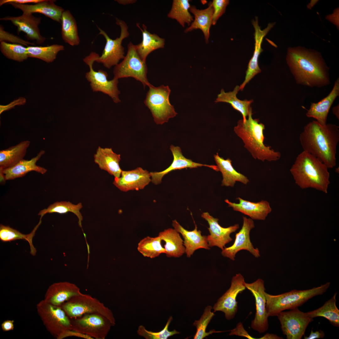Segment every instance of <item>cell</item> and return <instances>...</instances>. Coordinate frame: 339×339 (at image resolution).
Returning <instances> with one entry per match:
<instances>
[{"mask_svg": "<svg viewBox=\"0 0 339 339\" xmlns=\"http://www.w3.org/2000/svg\"><path fill=\"white\" fill-rule=\"evenodd\" d=\"M239 90V86L238 85L235 86L233 91L228 92H225L224 90L222 89L220 93L218 94L215 102V103L223 102L230 104L234 109L241 113L243 116V120H245L252 109L250 105L253 100H242L239 99L236 95Z\"/></svg>", "mask_w": 339, "mask_h": 339, "instance_id": "obj_34", "label": "cell"}, {"mask_svg": "<svg viewBox=\"0 0 339 339\" xmlns=\"http://www.w3.org/2000/svg\"><path fill=\"white\" fill-rule=\"evenodd\" d=\"M325 336V334L324 332L321 330H319L314 332L312 329L311 330L310 333L308 336H304V339H315L318 338H323Z\"/></svg>", "mask_w": 339, "mask_h": 339, "instance_id": "obj_51", "label": "cell"}, {"mask_svg": "<svg viewBox=\"0 0 339 339\" xmlns=\"http://www.w3.org/2000/svg\"><path fill=\"white\" fill-rule=\"evenodd\" d=\"M26 102V100L25 98L20 97L17 100H14L8 105H0V114H1L5 111L9 110L16 106L24 105Z\"/></svg>", "mask_w": 339, "mask_h": 339, "instance_id": "obj_47", "label": "cell"}, {"mask_svg": "<svg viewBox=\"0 0 339 339\" xmlns=\"http://www.w3.org/2000/svg\"><path fill=\"white\" fill-rule=\"evenodd\" d=\"M116 24L121 28L120 36L115 39L110 38L105 32L97 26L99 34L102 35L106 40V44L102 55L97 57L96 62L101 63L105 67L110 69L118 64L120 60L123 59L124 48L122 45V40L129 35L128 27L124 21L116 18Z\"/></svg>", "mask_w": 339, "mask_h": 339, "instance_id": "obj_11", "label": "cell"}, {"mask_svg": "<svg viewBox=\"0 0 339 339\" xmlns=\"http://www.w3.org/2000/svg\"><path fill=\"white\" fill-rule=\"evenodd\" d=\"M245 279L240 273L234 276L231 286L226 292L218 300L213 308L214 312L221 311L225 314L226 319H233L238 310L236 298L238 294L246 288Z\"/></svg>", "mask_w": 339, "mask_h": 339, "instance_id": "obj_14", "label": "cell"}, {"mask_svg": "<svg viewBox=\"0 0 339 339\" xmlns=\"http://www.w3.org/2000/svg\"><path fill=\"white\" fill-rule=\"evenodd\" d=\"M151 181L150 173L141 167L128 171L122 170L119 178H115L113 184L121 191L143 189Z\"/></svg>", "mask_w": 339, "mask_h": 339, "instance_id": "obj_18", "label": "cell"}, {"mask_svg": "<svg viewBox=\"0 0 339 339\" xmlns=\"http://www.w3.org/2000/svg\"><path fill=\"white\" fill-rule=\"evenodd\" d=\"M337 293H335L332 298L326 301L321 307L315 310L307 312L312 318L323 317L327 319L333 326H339V310L336 306V297Z\"/></svg>", "mask_w": 339, "mask_h": 339, "instance_id": "obj_36", "label": "cell"}, {"mask_svg": "<svg viewBox=\"0 0 339 339\" xmlns=\"http://www.w3.org/2000/svg\"><path fill=\"white\" fill-rule=\"evenodd\" d=\"M173 319L172 316L168 319L164 329L161 331L154 332L147 330L143 325L139 326L137 333L139 336L144 337L146 339H166L169 337L179 333L175 330L170 331L168 329L169 325Z\"/></svg>", "mask_w": 339, "mask_h": 339, "instance_id": "obj_44", "label": "cell"}, {"mask_svg": "<svg viewBox=\"0 0 339 339\" xmlns=\"http://www.w3.org/2000/svg\"><path fill=\"white\" fill-rule=\"evenodd\" d=\"M339 95V80L335 82L333 87L329 94L319 102L311 103L306 114V116L312 118L322 125H326L328 114L334 101Z\"/></svg>", "mask_w": 339, "mask_h": 339, "instance_id": "obj_27", "label": "cell"}, {"mask_svg": "<svg viewBox=\"0 0 339 339\" xmlns=\"http://www.w3.org/2000/svg\"><path fill=\"white\" fill-rule=\"evenodd\" d=\"M60 306L71 319L86 314H97L107 318L113 326L116 325L115 319L111 310L89 295L82 293L73 297Z\"/></svg>", "mask_w": 339, "mask_h": 339, "instance_id": "obj_6", "label": "cell"}, {"mask_svg": "<svg viewBox=\"0 0 339 339\" xmlns=\"http://www.w3.org/2000/svg\"><path fill=\"white\" fill-rule=\"evenodd\" d=\"M173 157V160L171 165L165 170L160 172L150 173L151 182L157 185L161 182L163 177L169 172L175 170L190 168H193L205 166L218 171L217 166L209 165L196 163L191 159L185 157L182 154L180 148L171 145L170 146Z\"/></svg>", "mask_w": 339, "mask_h": 339, "instance_id": "obj_21", "label": "cell"}, {"mask_svg": "<svg viewBox=\"0 0 339 339\" xmlns=\"http://www.w3.org/2000/svg\"><path fill=\"white\" fill-rule=\"evenodd\" d=\"M158 236L165 242L164 248L167 257H179L185 253L183 240L174 229H164L160 232Z\"/></svg>", "mask_w": 339, "mask_h": 339, "instance_id": "obj_31", "label": "cell"}, {"mask_svg": "<svg viewBox=\"0 0 339 339\" xmlns=\"http://www.w3.org/2000/svg\"><path fill=\"white\" fill-rule=\"evenodd\" d=\"M45 153L44 150H41L36 156L30 160L23 159L11 167L0 170L1 181L12 180L22 177L31 171H35L44 174L47 172V170L37 165L36 163Z\"/></svg>", "mask_w": 339, "mask_h": 339, "instance_id": "obj_24", "label": "cell"}, {"mask_svg": "<svg viewBox=\"0 0 339 339\" xmlns=\"http://www.w3.org/2000/svg\"><path fill=\"white\" fill-rule=\"evenodd\" d=\"M201 217L207 221L209 225L208 230L210 234L207 236V239L209 247L217 246L223 250L226 244L233 240L230 236L231 234L239 228L238 224L223 227L219 224L218 219L214 218L208 212L203 213Z\"/></svg>", "mask_w": 339, "mask_h": 339, "instance_id": "obj_17", "label": "cell"}, {"mask_svg": "<svg viewBox=\"0 0 339 339\" xmlns=\"http://www.w3.org/2000/svg\"><path fill=\"white\" fill-rule=\"evenodd\" d=\"M335 171L337 173H339V168H336L335 170Z\"/></svg>", "mask_w": 339, "mask_h": 339, "instance_id": "obj_56", "label": "cell"}, {"mask_svg": "<svg viewBox=\"0 0 339 339\" xmlns=\"http://www.w3.org/2000/svg\"><path fill=\"white\" fill-rule=\"evenodd\" d=\"M252 115L251 109L247 119L238 121L237 126L234 127V132L242 140L244 147L254 159L263 161L277 160L281 156L280 153L264 144L265 126L259 123L258 119H253Z\"/></svg>", "mask_w": 339, "mask_h": 339, "instance_id": "obj_4", "label": "cell"}, {"mask_svg": "<svg viewBox=\"0 0 339 339\" xmlns=\"http://www.w3.org/2000/svg\"><path fill=\"white\" fill-rule=\"evenodd\" d=\"M37 312L47 330L57 339L71 330L70 319L60 306L52 304L44 299L36 305Z\"/></svg>", "mask_w": 339, "mask_h": 339, "instance_id": "obj_9", "label": "cell"}, {"mask_svg": "<svg viewBox=\"0 0 339 339\" xmlns=\"http://www.w3.org/2000/svg\"><path fill=\"white\" fill-rule=\"evenodd\" d=\"M330 284L328 282L310 289H294L277 295H271L265 292L266 310L268 317L277 316L285 310L298 308L313 297L324 293Z\"/></svg>", "mask_w": 339, "mask_h": 339, "instance_id": "obj_5", "label": "cell"}, {"mask_svg": "<svg viewBox=\"0 0 339 339\" xmlns=\"http://www.w3.org/2000/svg\"><path fill=\"white\" fill-rule=\"evenodd\" d=\"M229 335H235L246 337L249 339H254L244 329L243 325L241 322L238 324L236 328L232 330Z\"/></svg>", "mask_w": 339, "mask_h": 339, "instance_id": "obj_48", "label": "cell"}, {"mask_svg": "<svg viewBox=\"0 0 339 339\" xmlns=\"http://www.w3.org/2000/svg\"><path fill=\"white\" fill-rule=\"evenodd\" d=\"M94 161L101 170L115 178H119L122 170L119 166L121 155L113 152L111 148L99 147L94 155Z\"/></svg>", "mask_w": 339, "mask_h": 339, "instance_id": "obj_28", "label": "cell"}, {"mask_svg": "<svg viewBox=\"0 0 339 339\" xmlns=\"http://www.w3.org/2000/svg\"><path fill=\"white\" fill-rule=\"evenodd\" d=\"M170 92L168 86L155 87L152 85L149 87L144 102L150 110L157 124L167 122L170 119L177 114L169 101Z\"/></svg>", "mask_w": 339, "mask_h": 339, "instance_id": "obj_7", "label": "cell"}, {"mask_svg": "<svg viewBox=\"0 0 339 339\" xmlns=\"http://www.w3.org/2000/svg\"><path fill=\"white\" fill-rule=\"evenodd\" d=\"M283 334L287 339H301L309 324L313 320L307 312L298 308L288 311H282L277 316Z\"/></svg>", "mask_w": 339, "mask_h": 339, "instance_id": "obj_13", "label": "cell"}, {"mask_svg": "<svg viewBox=\"0 0 339 339\" xmlns=\"http://www.w3.org/2000/svg\"><path fill=\"white\" fill-rule=\"evenodd\" d=\"M162 240L159 236L153 237L147 236L142 239L138 244V251L145 257L151 259L166 253L161 245Z\"/></svg>", "mask_w": 339, "mask_h": 339, "instance_id": "obj_40", "label": "cell"}, {"mask_svg": "<svg viewBox=\"0 0 339 339\" xmlns=\"http://www.w3.org/2000/svg\"><path fill=\"white\" fill-rule=\"evenodd\" d=\"M243 225L239 231L236 234L233 244L230 246L225 247L221 252L223 257L233 261L235 260L237 253L242 250L248 251L256 258L260 256L259 249L254 248L250 238V230L255 227L254 221L245 217L243 216Z\"/></svg>", "mask_w": 339, "mask_h": 339, "instance_id": "obj_16", "label": "cell"}, {"mask_svg": "<svg viewBox=\"0 0 339 339\" xmlns=\"http://www.w3.org/2000/svg\"><path fill=\"white\" fill-rule=\"evenodd\" d=\"M0 42H11L12 44L23 45L27 47L29 45H35L33 43L26 41L18 36L5 31L2 25H0Z\"/></svg>", "mask_w": 339, "mask_h": 339, "instance_id": "obj_45", "label": "cell"}, {"mask_svg": "<svg viewBox=\"0 0 339 339\" xmlns=\"http://www.w3.org/2000/svg\"><path fill=\"white\" fill-rule=\"evenodd\" d=\"M30 144L29 140L0 151V170L11 167L24 159Z\"/></svg>", "mask_w": 339, "mask_h": 339, "instance_id": "obj_33", "label": "cell"}, {"mask_svg": "<svg viewBox=\"0 0 339 339\" xmlns=\"http://www.w3.org/2000/svg\"><path fill=\"white\" fill-rule=\"evenodd\" d=\"M82 207L81 203L74 204L69 201H57L50 205L47 208L40 210L38 215L42 217L48 213L65 214L69 212H72L77 216L78 219L79 225L82 228V221L83 217L80 210Z\"/></svg>", "mask_w": 339, "mask_h": 339, "instance_id": "obj_39", "label": "cell"}, {"mask_svg": "<svg viewBox=\"0 0 339 339\" xmlns=\"http://www.w3.org/2000/svg\"><path fill=\"white\" fill-rule=\"evenodd\" d=\"M75 284L67 282L54 283L47 289L44 300L53 305L61 306L73 297L81 293Z\"/></svg>", "mask_w": 339, "mask_h": 339, "instance_id": "obj_23", "label": "cell"}, {"mask_svg": "<svg viewBox=\"0 0 339 339\" xmlns=\"http://www.w3.org/2000/svg\"><path fill=\"white\" fill-rule=\"evenodd\" d=\"M286 60L298 84L320 87L330 83L328 67L317 53L299 48H290Z\"/></svg>", "mask_w": 339, "mask_h": 339, "instance_id": "obj_2", "label": "cell"}, {"mask_svg": "<svg viewBox=\"0 0 339 339\" xmlns=\"http://www.w3.org/2000/svg\"><path fill=\"white\" fill-rule=\"evenodd\" d=\"M41 18L34 16L32 14L23 13L20 16H8L0 19L1 20L10 21L17 27V33L22 31L26 34L29 40L35 41L37 44L43 43L46 38L40 34L38 26L41 23Z\"/></svg>", "mask_w": 339, "mask_h": 339, "instance_id": "obj_19", "label": "cell"}, {"mask_svg": "<svg viewBox=\"0 0 339 339\" xmlns=\"http://www.w3.org/2000/svg\"><path fill=\"white\" fill-rule=\"evenodd\" d=\"M228 0H213L212 2L213 8L212 25L216 24L217 20L225 13L229 4Z\"/></svg>", "mask_w": 339, "mask_h": 339, "instance_id": "obj_46", "label": "cell"}, {"mask_svg": "<svg viewBox=\"0 0 339 339\" xmlns=\"http://www.w3.org/2000/svg\"><path fill=\"white\" fill-rule=\"evenodd\" d=\"M71 330L92 337L105 339L113 325L106 317L97 314H84L70 320Z\"/></svg>", "mask_w": 339, "mask_h": 339, "instance_id": "obj_12", "label": "cell"}, {"mask_svg": "<svg viewBox=\"0 0 339 339\" xmlns=\"http://www.w3.org/2000/svg\"><path fill=\"white\" fill-rule=\"evenodd\" d=\"M239 203L232 202L226 199L224 201L229 207L235 211L240 212L250 217L253 220H263L272 211L268 202L262 200L255 202L244 200L240 197L236 198Z\"/></svg>", "mask_w": 339, "mask_h": 339, "instance_id": "obj_22", "label": "cell"}, {"mask_svg": "<svg viewBox=\"0 0 339 339\" xmlns=\"http://www.w3.org/2000/svg\"><path fill=\"white\" fill-rule=\"evenodd\" d=\"M148 67L146 61L138 53L136 45L130 42L127 51L123 61L115 66L113 71L114 77L119 79L132 77L141 82L144 86L149 87L152 85L148 81L147 74Z\"/></svg>", "mask_w": 339, "mask_h": 339, "instance_id": "obj_8", "label": "cell"}, {"mask_svg": "<svg viewBox=\"0 0 339 339\" xmlns=\"http://www.w3.org/2000/svg\"><path fill=\"white\" fill-rule=\"evenodd\" d=\"M299 139L303 151L317 158L328 169L336 165L338 126L331 123L322 125L313 121L304 126Z\"/></svg>", "mask_w": 339, "mask_h": 339, "instance_id": "obj_1", "label": "cell"}, {"mask_svg": "<svg viewBox=\"0 0 339 339\" xmlns=\"http://www.w3.org/2000/svg\"><path fill=\"white\" fill-rule=\"evenodd\" d=\"M212 309L211 306H207L206 307L200 319L195 321L193 325L196 327V331L194 339H203L212 333L216 332L214 330H211L209 332H206L208 324L215 315L214 312L211 311Z\"/></svg>", "mask_w": 339, "mask_h": 339, "instance_id": "obj_43", "label": "cell"}, {"mask_svg": "<svg viewBox=\"0 0 339 339\" xmlns=\"http://www.w3.org/2000/svg\"><path fill=\"white\" fill-rule=\"evenodd\" d=\"M0 49L3 55L10 59L22 62L29 57L27 47L21 45L2 42Z\"/></svg>", "mask_w": 339, "mask_h": 339, "instance_id": "obj_42", "label": "cell"}, {"mask_svg": "<svg viewBox=\"0 0 339 339\" xmlns=\"http://www.w3.org/2000/svg\"><path fill=\"white\" fill-rule=\"evenodd\" d=\"M252 23L255 30V49L252 57L248 64L245 80L239 86L241 91L243 90L246 85L256 75L261 72V70L258 65V58L263 51L261 44L264 37L275 24L274 23H269L266 28L262 30L259 25L257 17H256L255 19L253 20Z\"/></svg>", "mask_w": 339, "mask_h": 339, "instance_id": "obj_20", "label": "cell"}, {"mask_svg": "<svg viewBox=\"0 0 339 339\" xmlns=\"http://www.w3.org/2000/svg\"><path fill=\"white\" fill-rule=\"evenodd\" d=\"M246 288L254 297L256 301V313L251 321V327L259 333L265 332L268 328V316L266 310L265 288L264 281L258 278L251 283H245Z\"/></svg>", "mask_w": 339, "mask_h": 339, "instance_id": "obj_15", "label": "cell"}, {"mask_svg": "<svg viewBox=\"0 0 339 339\" xmlns=\"http://www.w3.org/2000/svg\"><path fill=\"white\" fill-rule=\"evenodd\" d=\"M115 1L118 2L119 3L121 4L126 5V4H133L136 2V0H116Z\"/></svg>", "mask_w": 339, "mask_h": 339, "instance_id": "obj_54", "label": "cell"}, {"mask_svg": "<svg viewBox=\"0 0 339 339\" xmlns=\"http://www.w3.org/2000/svg\"><path fill=\"white\" fill-rule=\"evenodd\" d=\"M44 0H0V6L10 3L20 4H28L29 3H36L42 2Z\"/></svg>", "mask_w": 339, "mask_h": 339, "instance_id": "obj_50", "label": "cell"}, {"mask_svg": "<svg viewBox=\"0 0 339 339\" xmlns=\"http://www.w3.org/2000/svg\"><path fill=\"white\" fill-rule=\"evenodd\" d=\"M290 171L295 183L302 189L311 188L327 193L330 184L328 168L308 152L303 150L297 156Z\"/></svg>", "mask_w": 339, "mask_h": 339, "instance_id": "obj_3", "label": "cell"}, {"mask_svg": "<svg viewBox=\"0 0 339 339\" xmlns=\"http://www.w3.org/2000/svg\"><path fill=\"white\" fill-rule=\"evenodd\" d=\"M14 321L13 320H7L4 321L1 324L2 330L4 331L12 330L14 328Z\"/></svg>", "mask_w": 339, "mask_h": 339, "instance_id": "obj_52", "label": "cell"}, {"mask_svg": "<svg viewBox=\"0 0 339 339\" xmlns=\"http://www.w3.org/2000/svg\"><path fill=\"white\" fill-rule=\"evenodd\" d=\"M172 225L184 238L183 245L187 257H191L195 251L198 249H210L208 244L207 236L202 235L201 231L197 230L196 225L195 229L192 231H188L185 229L176 220L173 221Z\"/></svg>", "mask_w": 339, "mask_h": 339, "instance_id": "obj_25", "label": "cell"}, {"mask_svg": "<svg viewBox=\"0 0 339 339\" xmlns=\"http://www.w3.org/2000/svg\"><path fill=\"white\" fill-rule=\"evenodd\" d=\"M332 113L337 119H339V105L334 107L332 109Z\"/></svg>", "mask_w": 339, "mask_h": 339, "instance_id": "obj_55", "label": "cell"}, {"mask_svg": "<svg viewBox=\"0 0 339 339\" xmlns=\"http://www.w3.org/2000/svg\"><path fill=\"white\" fill-rule=\"evenodd\" d=\"M41 223L39 222L29 234H24L17 230L10 227L9 226H5L2 224L0 225V239L3 242H10L18 239H24L29 243L31 255L34 256L36 252V249L32 244V239L35 232Z\"/></svg>", "mask_w": 339, "mask_h": 339, "instance_id": "obj_37", "label": "cell"}, {"mask_svg": "<svg viewBox=\"0 0 339 339\" xmlns=\"http://www.w3.org/2000/svg\"><path fill=\"white\" fill-rule=\"evenodd\" d=\"M136 25L141 30L142 35V42L136 45L137 51L142 59L146 61L147 57L150 53L164 47L165 39L156 34L150 33L147 30V28L144 24H142L143 29L138 23H137Z\"/></svg>", "mask_w": 339, "mask_h": 339, "instance_id": "obj_32", "label": "cell"}, {"mask_svg": "<svg viewBox=\"0 0 339 339\" xmlns=\"http://www.w3.org/2000/svg\"><path fill=\"white\" fill-rule=\"evenodd\" d=\"M99 56L98 54L91 51L89 55L83 59L89 67V70L85 74V78L90 82V86L94 92H100L108 95L114 102H121L119 95L120 92L118 88V79L115 78L110 80L107 79V72L101 69L96 71L94 70L93 65Z\"/></svg>", "mask_w": 339, "mask_h": 339, "instance_id": "obj_10", "label": "cell"}, {"mask_svg": "<svg viewBox=\"0 0 339 339\" xmlns=\"http://www.w3.org/2000/svg\"><path fill=\"white\" fill-rule=\"evenodd\" d=\"M56 2L54 0H44L34 4L14 3H10L7 4H10L15 8L21 10L23 13H40L61 23L62 14L65 10L62 7L55 4Z\"/></svg>", "mask_w": 339, "mask_h": 339, "instance_id": "obj_26", "label": "cell"}, {"mask_svg": "<svg viewBox=\"0 0 339 339\" xmlns=\"http://www.w3.org/2000/svg\"><path fill=\"white\" fill-rule=\"evenodd\" d=\"M61 35L64 41L72 46L80 42L76 20L68 10L63 12L61 19Z\"/></svg>", "mask_w": 339, "mask_h": 339, "instance_id": "obj_35", "label": "cell"}, {"mask_svg": "<svg viewBox=\"0 0 339 339\" xmlns=\"http://www.w3.org/2000/svg\"><path fill=\"white\" fill-rule=\"evenodd\" d=\"M214 157L218 171H220L223 176L222 186L233 187L236 181L245 185L249 182L246 176L235 170L229 159H225L220 157L218 153L214 155Z\"/></svg>", "mask_w": 339, "mask_h": 339, "instance_id": "obj_30", "label": "cell"}, {"mask_svg": "<svg viewBox=\"0 0 339 339\" xmlns=\"http://www.w3.org/2000/svg\"><path fill=\"white\" fill-rule=\"evenodd\" d=\"M189 11L193 14L194 19L190 26L185 30V33L200 29L204 34L206 42L207 43L210 28L212 25L213 8L212 2L209 3L207 8L203 9H197L196 6H191Z\"/></svg>", "mask_w": 339, "mask_h": 339, "instance_id": "obj_29", "label": "cell"}, {"mask_svg": "<svg viewBox=\"0 0 339 339\" xmlns=\"http://www.w3.org/2000/svg\"><path fill=\"white\" fill-rule=\"evenodd\" d=\"M260 339H282V337H280L276 334L267 333Z\"/></svg>", "mask_w": 339, "mask_h": 339, "instance_id": "obj_53", "label": "cell"}, {"mask_svg": "<svg viewBox=\"0 0 339 339\" xmlns=\"http://www.w3.org/2000/svg\"><path fill=\"white\" fill-rule=\"evenodd\" d=\"M189 0H174L168 17L175 19L183 27L186 24L190 26L193 19L189 11Z\"/></svg>", "mask_w": 339, "mask_h": 339, "instance_id": "obj_38", "label": "cell"}, {"mask_svg": "<svg viewBox=\"0 0 339 339\" xmlns=\"http://www.w3.org/2000/svg\"><path fill=\"white\" fill-rule=\"evenodd\" d=\"M71 336L81 337L86 339H93L89 336L73 330H69L67 331L62 335L61 339Z\"/></svg>", "mask_w": 339, "mask_h": 339, "instance_id": "obj_49", "label": "cell"}, {"mask_svg": "<svg viewBox=\"0 0 339 339\" xmlns=\"http://www.w3.org/2000/svg\"><path fill=\"white\" fill-rule=\"evenodd\" d=\"M29 57L39 59L47 62H52L61 51L64 50L63 46L53 44L45 46H28L27 47Z\"/></svg>", "mask_w": 339, "mask_h": 339, "instance_id": "obj_41", "label": "cell"}]
</instances>
